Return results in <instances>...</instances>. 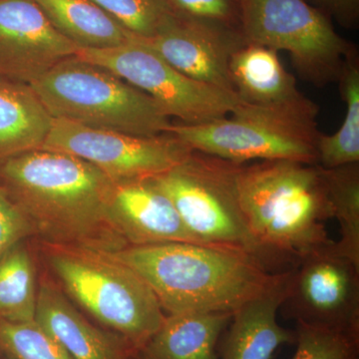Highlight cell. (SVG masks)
<instances>
[{
	"instance_id": "6da1fadb",
	"label": "cell",
	"mask_w": 359,
	"mask_h": 359,
	"mask_svg": "<svg viewBox=\"0 0 359 359\" xmlns=\"http://www.w3.org/2000/svg\"><path fill=\"white\" fill-rule=\"evenodd\" d=\"M113 183L81 158L35 149L0 161V188L49 244L117 252L128 247L111 224Z\"/></svg>"
},
{
	"instance_id": "7a4b0ae2",
	"label": "cell",
	"mask_w": 359,
	"mask_h": 359,
	"mask_svg": "<svg viewBox=\"0 0 359 359\" xmlns=\"http://www.w3.org/2000/svg\"><path fill=\"white\" fill-rule=\"evenodd\" d=\"M238 195L250 233L278 273L334 245L325 226L334 217L320 165L244 163L238 169Z\"/></svg>"
},
{
	"instance_id": "3957f363",
	"label": "cell",
	"mask_w": 359,
	"mask_h": 359,
	"mask_svg": "<svg viewBox=\"0 0 359 359\" xmlns=\"http://www.w3.org/2000/svg\"><path fill=\"white\" fill-rule=\"evenodd\" d=\"M112 255L143 278L168 314L233 313L278 273L249 255L194 243L126 247Z\"/></svg>"
},
{
	"instance_id": "277c9868",
	"label": "cell",
	"mask_w": 359,
	"mask_h": 359,
	"mask_svg": "<svg viewBox=\"0 0 359 359\" xmlns=\"http://www.w3.org/2000/svg\"><path fill=\"white\" fill-rule=\"evenodd\" d=\"M41 250L63 292L137 353L162 325L166 314L150 285L112 252L43 242Z\"/></svg>"
},
{
	"instance_id": "5b68a950",
	"label": "cell",
	"mask_w": 359,
	"mask_h": 359,
	"mask_svg": "<svg viewBox=\"0 0 359 359\" xmlns=\"http://www.w3.org/2000/svg\"><path fill=\"white\" fill-rule=\"evenodd\" d=\"M29 85L54 119L146 137L167 134L173 124L147 94L76 55Z\"/></svg>"
},
{
	"instance_id": "8992f818",
	"label": "cell",
	"mask_w": 359,
	"mask_h": 359,
	"mask_svg": "<svg viewBox=\"0 0 359 359\" xmlns=\"http://www.w3.org/2000/svg\"><path fill=\"white\" fill-rule=\"evenodd\" d=\"M240 166L193 151L181 164L154 178L201 244L249 255L278 273L245 223L238 195Z\"/></svg>"
},
{
	"instance_id": "52a82bcc",
	"label": "cell",
	"mask_w": 359,
	"mask_h": 359,
	"mask_svg": "<svg viewBox=\"0 0 359 359\" xmlns=\"http://www.w3.org/2000/svg\"><path fill=\"white\" fill-rule=\"evenodd\" d=\"M193 151L235 163L289 160L318 165L316 119L241 103L230 115L202 124H172Z\"/></svg>"
},
{
	"instance_id": "ba28073f",
	"label": "cell",
	"mask_w": 359,
	"mask_h": 359,
	"mask_svg": "<svg viewBox=\"0 0 359 359\" xmlns=\"http://www.w3.org/2000/svg\"><path fill=\"white\" fill-rule=\"evenodd\" d=\"M241 8L247 43L289 52L302 79L318 88L337 83L355 45L342 39L325 14L304 0H241Z\"/></svg>"
},
{
	"instance_id": "9c48e42d",
	"label": "cell",
	"mask_w": 359,
	"mask_h": 359,
	"mask_svg": "<svg viewBox=\"0 0 359 359\" xmlns=\"http://www.w3.org/2000/svg\"><path fill=\"white\" fill-rule=\"evenodd\" d=\"M77 57L101 66L150 96L168 117L202 124L230 115L242 103L235 92L187 76L140 39L107 49H78Z\"/></svg>"
},
{
	"instance_id": "30bf717a",
	"label": "cell",
	"mask_w": 359,
	"mask_h": 359,
	"mask_svg": "<svg viewBox=\"0 0 359 359\" xmlns=\"http://www.w3.org/2000/svg\"><path fill=\"white\" fill-rule=\"evenodd\" d=\"M42 148L81 158L113 182L159 176L193 152L173 134L137 136L54 118Z\"/></svg>"
},
{
	"instance_id": "8fae6325",
	"label": "cell",
	"mask_w": 359,
	"mask_h": 359,
	"mask_svg": "<svg viewBox=\"0 0 359 359\" xmlns=\"http://www.w3.org/2000/svg\"><path fill=\"white\" fill-rule=\"evenodd\" d=\"M334 245L292 269L280 311L297 323L359 337V264Z\"/></svg>"
},
{
	"instance_id": "7c38bea8",
	"label": "cell",
	"mask_w": 359,
	"mask_h": 359,
	"mask_svg": "<svg viewBox=\"0 0 359 359\" xmlns=\"http://www.w3.org/2000/svg\"><path fill=\"white\" fill-rule=\"evenodd\" d=\"M140 40L187 76L235 92L231 59L247 43L238 30L172 11L154 36Z\"/></svg>"
},
{
	"instance_id": "4fadbf2b",
	"label": "cell",
	"mask_w": 359,
	"mask_h": 359,
	"mask_svg": "<svg viewBox=\"0 0 359 359\" xmlns=\"http://www.w3.org/2000/svg\"><path fill=\"white\" fill-rule=\"evenodd\" d=\"M78 47L51 25L33 0H0V75L25 83L65 59Z\"/></svg>"
},
{
	"instance_id": "5bb4252c",
	"label": "cell",
	"mask_w": 359,
	"mask_h": 359,
	"mask_svg": "<svg viewBox=\"0 0 359 359\" xmlns=\"http://www.w3.org/2000/svg\"><path fill=\"white\" fill-rule=\"evenodd\" d=\"M107 215L128 247L165 243L201 244L186 228L154 177L114 182Z\"/></svg>"
},
{
	"instance_id": "9a60e30c",
	"label": "cell",
	"mask_w": 359,
	"mask_h": 359,
	"mask_svg": "<svg viewBox=\"0 0 359 359\" xmlns=\"http://www.w3.org/2000/svg\"><path fill=\"white\" fill-rule=\"evenodd\" d=\"M233 90L243 103L316 119L318 106L299 91L294 75L283 67L278 52L245 43L230 62Z\"/></svg>"
},
{
	"instance_id": "2e32d148",
	"label": "cell",
	"mask_w": 359,
	"mask_h": 359,
	"mask_svg": "<svg viewBox=\"0 0 359 359\" xmlns=\"http://www.w3.org/2000/svg\"><path fill=\"white\" fill-rule=\"evenodd\" d=\"M35 320L72 359L136 358V349L128 340L85 318L49 278L40 283Z\"/></svg>"
},
{
	"instance_id": "e0dca14e",
	"label": "cell",
	"mask_w": 359,
	"mask_h": 359,
	"mask_svg": "<svg viewBox=\"0 0 359 359\" xmlns=\"http://www.w3.org/2000/svg\"><path fill=\"white\" fill-rule=\"evenodd\" d=\"M292 269L278 273L263 292L233 313L219 346L222 359H271L278 347L297 342V332L276 320Z\"/></svg>"
},
{
	"instance_id": "ac0fdd59",
	"label": "cell",
	"mask_w": 359,
	"mask_h": 359,
	"mask_svg": "<svg viewBox=\"0 0 359 359\" xmlns=\"http://www.w3.org/2000/svg\"><path fill=\"white\" fill-rule=\"evenodd\" d=\"M233 313L166 314L135 359H217L219 339Z\"/></svg>"
},
{
	"instance_id": "d6986e66",
	"label": "cell",
	"mask_w": 359,
	"mask_h": 359,
	"mask_svg": "<svg viewBox=\"0 0 359 359\" xmlns=\"http://www.w3.org/2000/svg\"><path fill=\"white\" fill-rule=\"evenodd\" d=\"M52 123L29 84L0 75V161L42 148Z\"/></svg>"
},
{
	"instance_id": "ffe728a7",
	"label": "cell",
	"mask_w": 359,
	"mask_h": 359,
	"mask_svg": "<svg viewBox=\"0 0 359 359\" xmlns=\"http://www.w3.org/2000/svg\"><path fill=\"white\" fill-rule=\"evenodd\" d=\"M61 35L79 49H107L136 36L93 0H33Z\"/></svg>"
},
{
	"instance_id": "44dd1931",
	"label": "cell",
	"mask_w": 359,
	"mask_h": 359,
	"mask_svg": "<svg viewBox=\"0 0 359 359\" xmlns=\"http://www.w3.org/2000/svg\"><path fill=\"white\" fill-rule=\"evenodd\" d=\"M337 83L346 111L337 132L320 133L318 138V165L327 169L359 163V54L355 46L344 58Z\"/></svg>"
},
{
	"instance_id": "7402d4cb",
	"label": "cell",
	"mask_w": 359,
	"mask_h": 359,
	"mask_svg": "<svg viewBox=\"0 0 359 359\" xmlns=\"http://www.w3.org/2000/svg\"><path fill=\"white\" fill-rule=\"evenodd\" d=\"M36 271L25 241L0 257V318L30 323L37 308Z\"/></svg>"
},
{
	"instance_id": "603a6c76",
	"label": "cell",
	"mask_w": 359,
	"mask_h": 359,
	"mask_svg": "<svg viewBox=\"0 0 359 359\" xmlns=\"http://www.w3.org/2000/svg\"><path fill=\"white\" fill-rule=\"evenodd\" d=\"M320 170L332 217L340 226L335 250L359 264V163Z\"/></svg>"
},
{
	"instance_id": "cb8c5ba5",
	"label": "cell",
	"mask_w": 359,
	"mask_h": 359,
	"mask_svg": "<svg viewBox=\"0 0 359 359\" xmlns=\"http://www.w3.org/2000/svg\"><path fill=\"white\" fill-rule=\"evenodd\" d=\"M72 359L36 320L0 318V359Z\"/></svg>"
},
{
	"instance_id": "d4e9b609",
	"label": "cell",
	"mask_w": 359,
	"mask_h": 359,
	"mask_svg": "<svg viewBox=\"0 0 359 359\" xmlns=\"http://www.w3.org/2000/svg\"><path fill=\"white\" fill-rule=\"evenodd\" d=\"M137 39L154 36L172 11L166 0H93Z\"/></svg>"
},
{
	"instance_id": "484cf974",
	"label": "cell",
	"mask_w": 359,
	"mask_h": 359,
	"mask_svg": "<svg viewBox=\"0 0 359 359\" xmlns=\"http://www.w3.org/2000/svg\"><path fill=\"white\" fill-rule=\"evenodd\" d=\"M297 351L292 359H353L359 337L297 323Z\"/></svg>"
},
{
	"instance_id": "4316f807",
	"label": "cell",
	"mask_w": 359,
	"mask_h": 359,
	"mask_svg": "<svg viewBox=\"0 0 359 359\" xmlns=\"http://www.w3.org/2000/svg\"><path fill=\"white\" fill-rule=\"evenodd\" d=\"M174 13L228 26L241 32V0H166Z\"/></svg>"
},
{
	"instance_id": "83f0119b",
	"label": "cell",
	"mask_w": 359,
	"mask_h": 359,
	"mask_svg": "<svg viewBox=\"0 0 359 359\" xmlns=\"http://www.w3.org/2000/svg\"><path fill=\"white\" fill-rule=\"evenodd\" d=\"M35 237L32 224L0 188V257L14 245Z\"/></svg>"
},
{
	"instance_id": "f1b7e54d",
	"label": "cell",
	"mask_w": 359,
	"mask_h": 359,
	"mask_svg": "<svg viewBox=\"0 0 359 359\" xmlns=\"http://www.w3.org/2000/svg\"><path fill=\"white\" fill-rule=\"evenodd\" d=\"M330 20H334L346 28H353L359 18V0H304Z\"/></svg>"
},
{
	"instance_id": "f546056e",
	"label": "cell",
	"mask_w": 359,
	"mask_h": 359,
	"mask_svg": "<svg viewBox=\"0 0 359 359\" xmlns=\"http://www.w3.org/2000/svg\"><path fill=\"white\" fill-rule=\"evenodd\" d=\"M353 359H359V356H355V358H354Z\"/></svg>"
},
{
	"instance_id": "4dcf8cb0",
	"label": "cell",
	"mask_w": 359,
	"mask_h": 359,
	"mask_svg": "<svg viewBox=\"0 0 359 359\" xmlns=\"http://www.w3.org/2000/svg\"><path fill=\"white\" fill-rule=\"evenodd\" d=\"M1 359H8V358H1Z\"/></svg>"
}]
</instances>
